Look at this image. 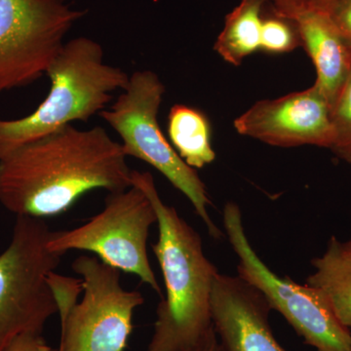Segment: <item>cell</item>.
I'll return each mask as SVG.
<instances>
[{
	"mask_svg": "<svg viewBox=\"0 0 351 351\" xmlns=\"http://www.w3.org/2000/svg\"><path fill=\"white\" fill-rule=\"evenodd\" d=\"M178 351H225L219 343L215 329L210 330L206 335L193 345L186 346Z\"/></svg>",
	"mask_w": 351,
	"mask_h": 351,
	"instance_id": "44dd1931",
	"label": "cell"
},
{
	"mask_svg": "<svg viewBox=\"0 0 351 351\" xmlns=\"http://www.w3.org/2000/svg\"><path fill=\"white\" fill-rule=\"evenodd\" d=\"M343 244L346 245V248L350 249L351 251V239L348 240V241L343 242Z\"/></svg>",
	"mask_w": 351,
	"mask_h": 351,
	"instance_id": "7402d4cb",
	"label": "cell"
},
{
	"mask_svg": "<svg viewBox=\"0 0 351 351\" xmlns=\"http://www.w3.org/2000/svg\"><path fill=\"white\" fill-rule=\"evenodd\" d=\"M131 174L121 144L105 128L71 124L0 159V204L16 216H57L90 191L130 188Z\"/></svg>",
	"mask_w": 351,
	"mask_h": 351,
	"instance_id": "6da1fadb",
	"label": "cell"
},
{
	"mask_svg": "<svg viewBox=\"0 0 351 351\" xmlns=\"http://www.w3.org/2000/svg\"><path fill=\"white\" fill-rule=\"evenodd\" d=\"M263 5V0H240L226 16L214 50L226 63L240 66L247 57L261 49Z\"/></svg>",
	"mask_w": 351,
	"mask_h": 351,
	"instance_id": "9a60e30c",
	"label": "cell"
},
{
	"mask_svg": "<svg viewBox=\"0 0 351 351\" xmlns=\"http://www.w3.org/2000/svg\"><path fill=\"white\" fill-rule=\"evenodd\" d=\"M223 228L239 258V277L260 290L274 311L316 351H351V332L326 298L311 286L280 277L263 262L245 232L242 212L234 202L223 208Z\"/></svg>",
	"mask_w": 351,
	"mask_h": 351,
	"instance_id": "ba28073f",
	"label": "cell"
},
{
	"mask_svg": "<svg viewBox=\"0 0 351 351\" xmlns=\"http://www.w3.org/2000/svg\"><path fill=\"white\" fill-rule=\"evenodd\" d=\"M293 23L315 66L314 85L332 108L351 73V50L329 14L308 13Z\"/></svg>",
	"mask_w": 351,
	"mask_h": 351,
	"instance_id": "7c38bea8",
	"label": "cell"
},
{
	"mask_svg": "<svg viewBox=\"0 0 351 351\" xmlns=\"http://www.w3.org/2000/svg\"><path fill=\"white\" fill-rule=\"evenodd\" d=\"M164 95L165 85L156 73L149 69L135 71L117 101L99 115L119 134L126 156L144 161L162 174L188 198L209 234L221 239L223 233L208 212L212 202L206 186L196 170L177 154L159 126Z\"/></svg>",
	"mask_w": 351,
	"mask_h": 351,
	"instance_id": "5b68a950",
	"label": "cell"
},
{
	"mask_svg": "<svg viewBox=\"0 0 351 351\" xmlns=\"http://www.w3.org/2000/svg\"><path fill=\"white\" fill-rule=\"evenodd\" d=\"M46 75L49 93L34 112L22 119H0V159L58 129L100 114L130 77L106 63L103 46L85 36L66 41Z\"/></svg>",
	"mask_w": 351,
	"mask_h": 351,
	"instance_id": "3957f363",
	"label": "cell"
},
{
	"mask_svg": "<svg viewBox=\"0 0 351 351\" xmlns=\"http://www.w3.org/2000/svg\"><path fill=\"white\" fill-rule=\"evenodd\" d=\"M71 267L80 279L49 276L61 318L58 351H123L144 295L122 287L121 271L96 256H80Z\"/></svg>",
	"mask_w": 351,
	"mask_h": 351,
	"instance_id": "277c9868",
	"label": "cell"
},
{
	"mask_svg": "<svg viewBox=\"0 0 351 351\" xmlns=\"http://www.w3.org/2000/svg\"><path fill=\"white\" fill-rule=\"evenodd\" d=\"M154 223L157 215L151 199L132 184L108 193L103 211L83 225L51 232L47 247L61 255L69 251L91 252L110 267L138 277L161 297L162 291L147 255Z\"/></svg>",
	"mask_w": 351,
	"mask_h": 351,
	"instance_id": "52a82bcc",
	"label": "cell"
},
{
	"mask_svg": "<svg viewBox=\"0 0 351 351\" xmlns=\"http://www.w3.org/2000/svg\"><path fill=\"white\" fill-rule=\"evenodd\" d=\"M269 302L239 276L218 274L211 297L212 322L225 351H287L269 325Z\"/></svg>",
	"mask_w": 351,
	"mask_h": 351,
	"instance_id": "8fae6325",
	"label": "cell"
},
{
	"mask_svg": "<svg viewBox=\"0 0 351 351\" xmlns=\"http://www.w3.org/2000/svg\"><path fill=\"white\" fill-rule=\"evenodd\" d=\"M58 1L66 2V0H58Z\"/></svg>",
	"mask_w": 351,
	"mask_h": 351,
	"instance_id": "603a6c76",
	"label": "cell"
},
{
	"mask_svg": "<svg viewBox=\"0 0 351 351\" xmlns=\"http://www.w3.org/2000/svg\"><path fill=\"white\" fill-rule=\"evenodd\" d=\"M168 140L189 167L202 169L216 158L211 141V124L197 108L177 105L171 108L167 122Z\"/></svg>",
	"mask_w": 351,
	"mask_h": 351,
	"instance_id": "5bb4252c",
	"label": "cell"
},
{
	"mask_svg": "<svg viewBox=\"0 0 351 351\" xmlns=\"http://www.w3.org/2000/svg\"><path fill=\"white\" fill-rule=\"evenodd\" d=\"M44 219L17 216L10 243L0 254V351L25 334H43L59 313L49 281L64 255L47 247Z\"/></svg>",
	"mask_w": 351,
	"mask_h": 351,
	"instance_id": "8992f818",
	"label": "cell"
},
{
	"mask_svg": "<svg viewBox=\"0 0 351 351\" xmlns=\"http://www.w3.org/2000/svg\"><path fill=\"white\" fill-rule=\"evenodd\" d=\"M84 15L58 0H0V94L46 75Z\"/></svg>",
	"mask_w": 351,
	"mask_h": 351,
	"instance_id": "9c48e42d",
	"label": "cell"
},
{
	"mask_svg": "<svg viewBox=\"0 0 351 351\" xmlns=\"http://www.w3.org/2000/svg\"><path fill=\"white\" fill-rule=\"evenodd\" d=\"M131 184L144 191L156 209L158 240L152 247L166 290L147 351H178L214 328L211 297L218 269L205 255L199 233L161 199L151 173L132 170Z\"/></svg>",
	"mask_w": 351,
	"mask_h": 351,
	"instance_id": "7a4b0ae2",
	"label": "cell"
},
{
	"mask_svg": "<svg viewBox=\"0 0 351 351\" xmlns=\"http://www.w3.org/2000/svg\"><path fill=\"white\" fill-rule=\"evenodd\" d=\"M313 274L306 285L326 298L338 319L351 328V251L336 237H332L326 251L313 258Z\"/></svg>",
	"mask_w": 351,
	"mask_h": 351,
	"instance_id": "4fadbf2b",
	"label": "cell"
},
{
	"mask_svg": "<svg viewBox=\"0 0 351 351\" xmlns=\"http://www.w3.org/2000/svg\"><path fill=\"white\" fill-rule=\"evenodd\" d=\"M329 15L351 50V0H339Z\"/></svg>",
	"mask_w": 351,
	"mask_h": 351,
	"instance_id": "d6986e66",
	"label": "cell"
},
{
	"mask_svg": "<svg viewBox=\"0 0 351 351\" xmlns=\"http://www.w3.org/2000/svg\"><path fill=\"white\" fill-rule=\"evenodd\" d=\"M339 0H263L276 17L294 22L308 13H327Z\"/></svg>",
	"mask_w": 351,
	"mask_h": 351,
	"instance_id": "ac0fdd59",
	"label": "cell"
},
{
	"mask_svg": "<svg viewBox=\"0 0 351 351\" xmlns=\"http://www.w3.org/2000/svg\"><path fill=\"white\" fill-rule=\"evenodd\" d=\"M298 46H301V40L294 23L276 16L263 19L261 49L271 54H284Z\"/></svg>",
	"mask_w": 351,
	"mask_h": 351,
	"instance_id": "e0dca14e",
	"label": "cell"
},
{
	"mask_svg": "<svg viewBox=\"0 0 351 351\" xmlns=\"http://www.w3.org/2000/svg\"><path fill=\"white\" fill-rule=\"evenodd\" d=\"M4 351H58L48 345L43 334H25L11 343Z\"/></svg>",
	"mask_w": 351,
	"mask_h": 351,
	"instance_id": "ffe728a7",
	"label": "cell"
},
{
	"mask_svg": "<svg viewBox=\"0 0 351 351\" xmlns=\"http://www.w3.org/2000/svg\"><path fill=\"white\" fill-rule=\"evenodd\" d=\"M332 143L330 149L351 164V73L331 108Z\"/></svg>",
	"mask_w": 351,
	"mask_h": 351,
	"instance_id": "2e32d148",
	"label": "cell"
},
{
	"mask_svg": "<svg viewBox=\"0 0 351 351\" xmlns=\"http://www.w3.org/2000/svg\"><path fill=\"white\" fill-rule=\"evenodd\" d=\"M331 105L315 85L272 99L258 101L234 120L240 135L269 145H301L330 149L332 143Z\"/></svg>",
	"mask_w": 351,
	"mask_h": 351,
	"instance_id": "30bf717a",
	"label": "cell"
}]
</instances>
